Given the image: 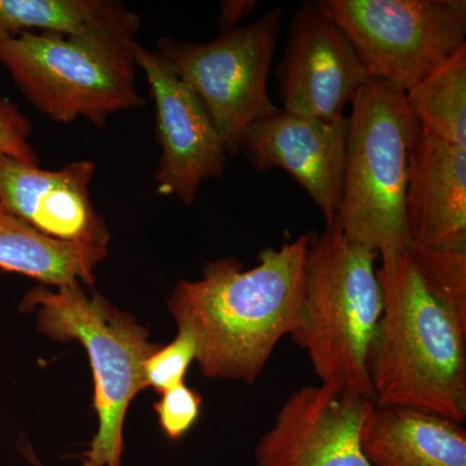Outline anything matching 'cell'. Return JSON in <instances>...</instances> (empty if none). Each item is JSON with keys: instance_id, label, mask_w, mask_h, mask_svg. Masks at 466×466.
Instances as JSON below:
<instances>
[{"instance_id": "1", "label": "cell", "mask_w": 466, "mask_h": 466, "mask_svg": "<svg viewBox=\"0 0 466 466\" xmlns=\"http://www.w3.org/2000/svg\"><path fill=\"white\" fill-rule=\"evenodd\" d=\"M383 309L370 357L377 406L466 420V253H380Z\"/></svg>"}, {"instance_id": "2", "label": "cell", "mask_w": 466, "mask_h": 466, "mask_svg": "<svg viewBox=\"0 0 466 466\" xmlns=\"http://www.w3.org/2000/svg\"><path fill=\"white\" fill-rule=\"evenodd\" d=\"M311 233L260 251L258 265L218 259L201 280H182L167 300L177 327L191 330L208 379L254 383L299 321Z\"/></svg>"}, {"instance_id": "3", "label": "cell", "mask_w": 466, "mask_h": 466, "mask_svg": "<svg viewBox=\"0 0 466 466\" xmlns=\"http://www.w3.org/2000/svg\"><path fill=\"white\" fill-rule=\"evenodd\" d=\"M380 254L350 240L339 219L312 235L299 321L290 337L324 385L375 401L370 357L383 309Z\"/></svg>"}, {"instance_id": "4", "label": "cell", "mask_w": 466, "mask_h": 466, "mask_svg": "<svg viewBox=\"0 0 466 466\" xmlns=\"http://www.w3.org/2000/svg\"><path fill=\"white\" fill-rule=\"evenodd\" d=\"M133 12L78 34L23 33L0 43V64L21 92L52 121L106 125L116 112L146 100L135 86Z\"/></svg>"}, {"instance_id": "5", "label": "cell", "mask_w": 466, "mask_h": 466, "mask_svg": "<svg viewBox=\"0 0 466 466\" xmlns=\"http://www.w3.org/2000/svg\"><path fill=\"white\" fill-rule=\"evenodd\" d=\"M82 283L52 291L45 285L27 291L21 309H36L38 328L56 341L81 342L94 372V406L99 428L82 466H121L124 421L135 395L147 388L146 363L159 349L135 318Z\"/></svg>"}, {"instance_id": "6", "label": "cell", "mask_w": 466, "mask_h": 466, "mask_svg": "<svg viewBox=\"0 0 466 466\" xmlns=\"http://www.w3.org/2000/svg\"><path fill=\"white\" fill-rule=\"evenodd\" d=\"M406 92L370 78L352 101L339 222L350 240L381 253L410 247L404 198L408 149L419 125Z\"/></svg>"}, {"instance_id": "7", "label": "cell", "mask_w": 466, "mask_h": 466, "mask_svg": "<svg viewBox=\"0 0 466 466\" xmlns=\"http://www.w3.org/2000/svg\"><path fill=\"white\" fill-rule=\"evenodd\" d=\"M281 21L278 7L249 25L220 30L211 42H158V54L201 101L228 155L240 152L251 125L276 108L267 84Z\"/></svg>"}, {"instance_id": "8", "label": "cell", "mask_w": 466, "mask_h": 466, "mask_svg": "<svg viewBox=\"0 0 466 466\" xmlns=\"http://www.w3.org/2000/svg\"><path fill=\"white\" fill-rule=\"evenodd\" d=\"M370 78L407 92L466 47L465 0H320Z\"/></svg>"}, {"instance_id": "9", "label": "cell", "mask_w": 466, "mask_h": 466, "mask_svg": "<svg viewBox=\"0 0 466 466\" xmlns=\"http://www.w3.org/2000/svg\"><path fill=\"white\" fill-rule=\"evenodd\" d=\"M276 75L283 109L327 122L345 118L346 106L370 78L320 0L303 3L291 18Z\"/></svg>"}, {"instance_id": "10", "label": "cell", "mask_w": 466, "mask_h": 466, "mask_svg": "<svg viewBox=\"0 0 466 466\" xmlns=\"http://www.w3.org/2000/svg\"><path fill=\"white\" fill-rule=\"evenodd\" d=\"M134 56L155 100L162 150L156 171L157 193L189 207L204 180L223 177L228 153L207 109L167 58L139 43H135Z\"/></svg>"}, {"instance_id": "11", "label": "cell", "mask_w": 466, "mask_h": 466, "mask_svg": "<svg viewBox=\"0 0 466 466\" xmlns=\"http://www.w3.org/2000/svg\"><path fill=\"white\" fill-rule=\"evenodd\" d=\"M373 406L324 383L303 386L291 392L260 438L256 466H370L360 437Z\"/></svg>"}, {"instance_id": "12", "label": "cell", "mask_w": 466, "mask_h": 466, "mask_svg": "<svg viewBox=\"0 0 466 466\" xmlns=\"http://www.w3.org/2000/svg\"><path fill=\"white\" fill-rule=\"evenodd\" d=\"M348 134V116L327 122L276 106L251 125L240 152L258 173L288 171L332 226L341 208Z\"/></svg>"}, {"instance_id": "13", "label": "cell", "mask_w": 466, "mask_h": 466, "mask_svg": "<svg viewBox=\"0 0 466 466\" xmlns=\"http://www.w3.org/2000/svg\"><path fill=\"white\" fill-rule=\"evenodd\" d=\"M94 175L86 159L51 171L0 155V205L54 240L106 248L108 227L90 198Z\"/></svg>"}, {"instance_id": "14", "label": "cell", "mask_w": 466, "mask_h": 466, "mask_svg": "<svg viewBox=\"0 0 466 466\" xmlns=\"http://www.w3.org/2000/svg\"><path fill=\"white\" fill-rule=\"evenodd\" d=\"M410 248L466 253V149L417 127L408 149Z\"/></svg>"}, {"instance_id": "15", "label": "cell", "mask_w": 466, "mask_h": 466, "mask_svg": "<svg viewBox=\"0 0 466 466\" xmlns=\"http://www.w3.org/2000/svg\"><path fill=\"white\" fill-rule=\"evenodd\" d=\"M360 444L370 466H466L461 424L415 408L375 404Z\"/></svg>"}, {"instance_id": "16", "label": "cell", "mask_w": 466, "mask_h": 466, "mask_svg": "<svg viewBox=\"0 0 466 466\" xmlns=\"http://www.w3.org/2000/svg\"><path fill=\"white\" fill-rule=\"evenodd\" d=\"M108 256L106 247L73 244L42 235L0 205V268L43 285L94 284V269Z\"/></svg>"}, {"instance_id": "17", "label": "cell", "mask_w": 466, "mask_h": 466, "mask_svg": "<svg viewBox=\"0 0 466 466\" xmlns=\"http://www.w3.org/2000/svg\"><path fill=\"white\" fill-rule=\"evenodd\" d=\"M404 100L421 130L466 149V47L407 91Z\"/></svg>"}, {"instance_id": "18", "label": "cell", "mask_w": 466, "mask_h": 466, "mask_svg": "<svg viewBox=\"0 0 466 466\" xmlns=\"http://www.w3.org/2000/svg\"><path fill=\"white\" fill-rule=\"evenodd\" d=\"M127 12L109 0H0V43L23 33L78 34Z\"/></svg>"}, {"instance_id": "19", "label": "cell", "mask_w": 466, "mask_h": 466, "mask_svg": "<svg viewBox=\"0 0 466 466\" xmlns=\"http://www.w3.org/2000/svg\"><path fill=\"white\" fill-rule=\"evenodd\" d=\"M198 358V343L191 330L177 327V334L167 346H159L147 360V388L165 392L182 385L189 366Z\"/></svg>"}, {"instance_id": "20", "label": "cell", "mask_w": 466, "mask_h": 466, "mask_svg": "<svg viewBox=\"0 0 466 466\" xmlns=\"http://www.w3.org/2000/svg\"><path fill=\"white\" fill-rule=\"evenodd\" d=\"M201 395L182 385L162 392L161 400L155 404L159 425L170 440H180L191 431L200 416Z\"/></svg>"}, {"instance_id": "21", "label": "cell", "mask_w": 466, "mask_h": 466, "mask_svg": "<svg viewBox=\"0 0 466 466\" xmlns=\"http://www.w3.org/2000/svg\"><path fill=\"white\" fill-rule=\"evenodd\" d=\"M32 125L12 101L0 99V155L24 164L39 165L38 156L30 146Z\"/></svg>"}, {"instance_id": "22", "label": "cell", "mask_w": 466, "mask_h": 466, "mask_svg": "<svg viewBox=\"0 0 466 466\" xmlns=\"http://www.w3.org/2000/svg\"><path fill=\"white\" fill-rule=\"evenodd\" d=\"M257 2L253 0H231L222 3V15H220V30L232 29L238 26L242 18L249 15L256 8Z\"/></svg>"}]
</instances>
